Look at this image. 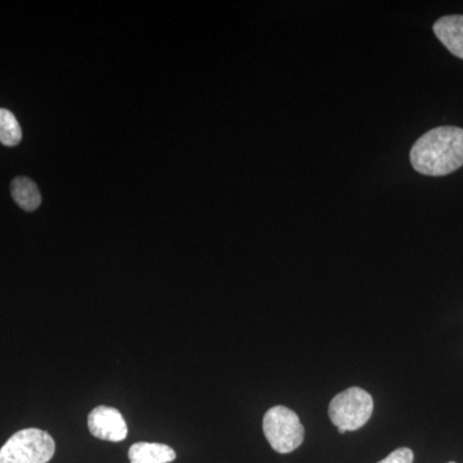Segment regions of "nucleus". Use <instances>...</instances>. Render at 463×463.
<instances>
[{
    "instance_id": "f257e3e1",
    "label": "nucleus",
    "mask_w": 463,
    "mask_h": 463,
    "mask_svg": "<svg viewBox=\"0 0 463 463\" xmlns=\"http://www.w3.org/2000/svg\"><path fill=\"white\" fill-rule=\"evenodd\" d=\"M411 163L423 175H447L463 165V129L440 127L423 134L411 149Z\"/></svg>"
},
{
    "instance_id": "f03ea898",
    "label": "nucleus",
    "mask_w": 463,
    "mask_h": 463,
    "mask_svg": "<svg viewBox=\"0 0 463 463\" xmlns=\"http://www.w3.org/2000/svg\"><path fill=\"white\" fill-rule=\"evenodd\" d=\"M56 452V443L47 431L24 429L8 439L0 449V463H48Z\"/></svg>"
},
{
    "instance_id": "7ed1b4c3",
    "label": "nucleus",
    "mask_w": 463,
    "mask_h": 463,
    "mask_svg": "<svg viewBox=\"0 0 463 463\" xmlns=\"http://www.w3.org/2000/svg\"><path fill=\"white\" fill-rule=\"evenodd\" d=\"M263 430L270 447L282 455L298 449L306 435L298 414L283 405H276L265 413Z\"/></svg>"
},
{
    "instance_id": "20e7f679",
    "label": "nucleus",
    "mask_w": 463,
    "mask_h": 463,
    "mask_svg": "<svg viewBox=\"0 0 463 463\" xmlns=\"http://www.w3.org/2000/svg\"><path fill=\"white\" fill-rule=\"evenodd\" d=\"M373 412V399L361 388H349L332 399L328 414L337 429L355 431L364 428Z\"/></svg>"
},
{
    "instance_id": "39448f33",
    "label": "nucleus",
    "mask_w": 463,
    "mask_h": 463,
    "mask_svg": "<svg viewBox=\"0 0 463 463\" xmlns=\"http://www.w3.org/2000/svg\"><path fill=\"white\" fill-rule=\"evenodd\" d=\"M88 428L93 437L102 440L123 441L128 437V426L123 414L116 408L99 405L88 416Z\"/></svg>"
},
{
    "instance_id": "423d86ee",
    "label": "nucleus",
    "mask_w": 463,
    "mask_h": 463,
    "mask_svg": "<svg viewBox=\"0 0 463 463\" xmlns=\"http://www.w3.org/2000/svg\"><path fill=\"white\" fill-rule=\"evenodd\" d=\"M434 33L453 56L463 60V16H444L434 25Z\"/></svg>"
},
{
    "instance_id": "0eeeda50",
    "label": "nucleus",
    "mask_w": 463,
    "mask_h": 463,
    "mask_svg": "<svg viewBox=\"0 0 463 463\" xmlns=\"http://www.w3.org/2000/svg\"><path fill=\"white\" fill-rule=\"evenodd\" d=\"M175 458V450L166 444L141 441L133 444L129 449L130 463H170Z\"/></svg>"
},
{
    "instance_id": "6e6552de",
    "label": "nucleus",
    "mask_w": 463,
    "mask_h": 463,
    "mask_svg": "<svg viewBox=\"0 0 463 463\" xmlns=\"http://www.w3.org/2000/svg\"><path fill=\"white\" fill-rule=\"evenodd\" d=\"M11 194L14 203L25 212H35L42 203V194L38 185L26 176L14 178L11 184Z\"/></svg>"
},
{
    "instance_id": "1a4fd4ad",
    "label": "nucleus",
    "mask_w": 463,
    "mask_h": 463,
    "mask_svg": "<svg viewBox=\"0 0 463 463\" xmlns=\"http://www.w3.org/2000/svg\"><path fill=\"white\" fill-rule=\"evenodd\" d=\"M23 139V130L18 124L16 116L9 109H0V143L14 147Z\"/></svg>"
},
{
    "instance_id": "9d476101",
    "label": "nucleus",
    "mask_w": 463,
    "mask_h": 463,
    "mask_svg": "<svg viewBox=\"0 0 463 463\" xmlns=\"http://www.w3.org/2000/svg\"><path fill=\"white\" fill-rule=\"evenodd\" d=\"M413 452L410 448H399L390 453L385 459L377 463H413Z\"/></svg>"
},
{
    "instance_id": "9b49d317",
    "label": "nucleus",
    "mask_w": 463,
    "mask_h": 463,
    "mask_svg": "<svg viewBox=\"0 0 463 463\" xmlns=\"http://www.w3.org/2000/svg\"><path fill=\"white\" fill-rule=\"evenodd\" d=\"M448 463H456V462H448Z\"/></svg>"
}]
</instances>
